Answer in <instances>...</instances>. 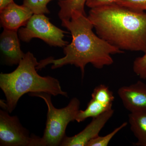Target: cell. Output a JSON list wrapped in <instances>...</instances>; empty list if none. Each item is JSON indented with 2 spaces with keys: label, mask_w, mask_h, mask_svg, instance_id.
<instances>
[{
  "label": "cell",
  "mask_w": 146,
  "mask_h": 146,
  "mask_svg": "<svg viewBox=\"0 0 146 146\" xmlns=\"http://www.w3.org/2000/svg\"><path fill=\"white\" fill-rule=\"evenodd\" d=\"M87 0H60L58 2L60 10L58 16L61 21L71 19L74 11L85 14L84 6Z\"/></svg>",
  "instance_id": "7c38bea8"
},
{
  "label": "cell",
  "mask_w": 146,
  "mask_h": 146,
  "mask_svg": "<svg viewBox=\"0 0 146 146\" xmlns=\"http://www.w3.org/2000/svg\"><path fill=\"white\" fill-rule=\"evenodd\" d=\"M116 3L140 11H146V0H119Z\"/></svg>",
  "instance_id": "ac0fdd59"
},
{
  "label": "cell",
  "mask_w": 146,
  "mask_h": 146,
  "mask_svg": "<svg viewBox=\"0 0 146 146\" xmlns=\"http://www.w3.org/2000/svg\"><path fill=\"white\" fill-rule=\"evenodd\" d=\"M96 34L121 50L146 52V13L113 3L91 8Z\"/></svg>",
  "instance_id": "7a4b0ae2"
},
{
  "label": "cell",
  "mask_w": 146,
  "mask_h": 146,
  "mask_svg": "<svg viewBox=\"0 0 146 146\" xmlns=\"http://www.w3.org/2000/svg\"><path fill=\"white\" fill-rule=\"evenodd\" d=\"M29 95L42 99L48 107L46 123L44 134L41 138V146H60L66 136L65 130L68 124L76 121L80 107L79 100L73 98L66 107L58 109L53 105L50 94L30 93Z\"/></svg>",
  "instance_id": "277c9868"
},
{
  "label": "cell",
  "mask_w": 146,
  "mask_h": 146,
  "mask_svg": "<svg viewBox=\"0 0 146 146\" xmlns=\"http://www.w3.org/2000/svg\"><path fill=\"white\" fill-rule=\"evenodd\" d=\"M61 21L62 26L70 32L72 36V42L63 48L65 56L59 59L50 57L41 60L36 70L50 64H52V69L69 64L74 65L80 69L83 78L87 64L90 63L94 68L102 69L114 63L112 55L124 52L95 34L94 26L86 15L74 11L70 20Z\"/></svg>",
  "instance_id": "6da1fadb"
},
{
  "label": "cell",
  "mask_w": 146,
  "mask_h": 146,
  "mask_svg": "<svg viewBox=\"0 0 146 146\" xmlns=\"http://www.w3.org/2000/svg\"><path fill=\"white\" fill-rule=\"evenodd\" d=\"M118 1L119 0H87L86 5L91 9L96 8L115 3Z\"/></svg>",
  "instance_id": "d6986e66"
},
{
  "label": "cell",
  "mask_w": 146,
  "mask_h": 146,
  "mask_svg": "<svg viewBox=\"0 0 146 146\" xmlns=\"http://www.w3.org/2000/svg\"><path fill=\"white\" fill-rule=\"evenodd\" d=\"M54 0H23V5L28 7L33 14H49L47 5ZM58 1L60 0H57Z\"/></svg>",
  "instance_id": "9a60e30c"
},
{
  "label": "cell",
  "mask_w": 146,
  "mask_h": 146,
  "mask_svg": "<svg viewBox=\"0 0 146 146\" xmlns=\"http://www.w3.org/2000/svg\"><path fill=\"white\" fill-rule=\"evenodd\" d=\"M111 109H112V107L91 98L86 109L83 110H80L77 115L76 121L78 123L82 122L88 118L96 117Z\"/></svg>",
  "instance_id": "4fadbf2b"
},
{
  "label": "cell",
  "mask_w": 146,
  "mask_h": 146,
  "mask_svg": "<svg viewBox=\"0 0 146 146\" xmlns=\"http://www.w3.org/2000/svg\"><path fill=\"white\" fill-rule=\"evenodd\" d=\"M114 113L113 109L93 118L91 123L83 130L75 136H65L60 144L61 146H87L92 139L99 136L101 131L104 127Z\"/></svg>",
  "instance_id": "52a82bcc"
},
{
  "label": "cell",
  "mask_w": 146,
  "mask_h": 146,
  "mask_svg": "<svg viewBox=\"0 0 146 146\" xmlns=\"http://www.w3.org/2000/svg\"><path fill=\"white\" fill-rule=\"evenodd\" d=\"M117 94L124 106L130 112L146 110V84L143 82L122 86Z\"/></svg>",
  "instance_id": "ba28073f"
},
{
  "label": "cell",
  "mask_w": 146,
  "mask_h": 146,
  "mask_svg": "<svg viewBox=\"0 0 146 146\" xmlns=\"http://www.w3.org/2000/svg\"><path fill=\"white\" fill-rule=\"evenodd\" d=\"M33 14L28 7L14 2L0 10L1 26L4 29L18 31L27 25Z\"/></svg>",
  "instance_id": "9c48e42d"
},
{
  "label": "cell",
  "mask_w": 146,
  "mask_h": 146,
  "mask_svg": "<svg viewBox=\"0 0 146 146\" xmlns=\"http://www.w3.org/2000/svg\"><path fill=\"white\" fill-rule=\"evenodd\" d=\"M0 49L9 65H18L25 54L21 50L17 31L4 29L0 36Z\"/></svg>",
  "instance_id": "30bf717a"
},
{
  "label": "cell",
  "mask_w": 146,
  "mask_h": 146,
  "mask_svg": "<svg viewBox=\"0 0 146 146\" xmlns=\"http://www.w3.org/2000/svg\"><path fill=\"white\" fill-rule=\"evenodd\" d=\"M91 98L112 108L115 99L113 92L110 90L108 86L103 84L97 86L94 89Z\"/></svg>",
  "instance_id": "5bb4252c"
},
{
  "label": "cell",
  "mask_w": 146,
  "mask_h": 146,
  "mask_svg": "<svg viewBox=\"0 0 146 146\" xmlns=\"http://www.w3.org/2000/svg\"><path fill=\"white\" fill-rule=\"evenodd\" d=\"M7 110H0V146H41V138L31 135L18 117Z\"/></svg>",
  "instance_id": "8992f818"
},
{
  "label": "cell",
  "mask_w": 146,
  "mask_h": 146,
  "mask_svg": "<svg viewBox=\"0 0 146 146\" xmlns=\"http://www.w3.org/2000/svg\"><path fill=\"white\" fill-rule=\"evenodd\" d=\"M128 117L131 130L137 139L134 145L146 146V110L130 112Z\"/></svg>",
  "instance_id": "8fae6325"
},
{
  "label": "cell",
  "mask_w": 146,
  "mask_h": 146,
  "mask_svg": "<svg viewBox=\"0 0 146 146\" xmlns=\"http://www.w3.org/2000/svg\"><path fill=\"white\" fill-rule=\"evenodd\" d=\"M13 2H14L13 0H0V10Z\"/></svg>",
  "instance_id": "ffe728a7"
},
{
  "label": "cell",
  "mask_w": 146,
  "mask_h": 146,
  "mask_svg": "<svg viewBox=\"0 0 146 146\" xmlns=\"http://www.w3.org/2000/svg\"><path fill=\"white\" fill-rule=\"evenodd\" d=\"M20 40L29 42L39 38L51 46L63 47L69 44L64 39L68 33L52 23L44 14H33L25 27L18 31Z\"/></svg>",
  "instance_id": "5b68a950"
},
{
  "label": "cell",
  "mask_w": 146,
  "mask_h": 146,
  "mask_svg": "<svg viewBox=\"0 0 146 146\" xmlns=\"http://www.w3.org/2000/svg\"><path fill=\"white\" fill-rule=\"evenodd\" d=\"M127 125V122H124L118 127L115 128L113 131L110 132L109 134L104 136H99L96 138L92 139L87 144V146H107L108 145L110 142L112 140L114 136L118 133L120 131L123 129V128L125 127Z\"/></svg>",
  "instance_id": "2e32d148"
},
{
  "label": "cell",
  "mask_w": 146,
  "mask_h": 146,
  "mask_svg": "<svg viewBox=\"0 0 146 146\" xmlns=\"http://www.w3.org/2000/svg\"><path fill=\"white\" fill-rule=\"evenodd\" d=\"M133 69L136 74L142 79H146V52L133 61Z\"/></svg>",
  "instance_id": "e0dca14e"
},
{
  "label": "cell",
  "mask_w": 146,
  "mask_h": 146,
  "mask_svg": "<svg viewBox=\"0 0 146 146\" xmlns=\"http://www.w3.org/2000/svg\"><path fill=\"white\" fill-rule=\"evenodd\" d=\"M38 64L33 54L28 52L15 70L0 74V87L6 99L5 110L9 113L15 109L21 97L28 93H45L54 96L68 97L57 79L39 75L36 69Z\"/></svg>",
  "instance_id": "3957f363"
}]
</instances>
